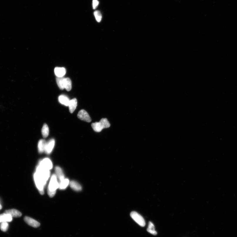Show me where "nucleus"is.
Listing matches in <instances>:
<instances>
[{
    "label": "nucleus",
    "mask_w": 237,
    "mask_h": 237,
    "mask_svg": "<svg viewBox=\"0 0 237 237\" xmlns=\"http://www.w3.org/2000/svg\"><path fill=\"white\" fill-rule=\"evenodd\" d=\"M0 228L1 230L4 232H5L8 229L9 227V224L8 222H4L0 223Z\"/></svg>",
    "instance_id": "obj_23"
},
{
    "label": "nucleus",
    "mask_w": 237,
    "mask_h": 237,
    "mask_svg": "<svg viewBox=\"0 0 237 237\" xmlns=\"http://www.w3.org/2000/svg\"><path fill=\"white\" fill-rule=\"evenodd\" d=\"M77 100L76 98H74L70 101L69 104V109L71 114L75 111L77 106Z\"/></svg>",
    "instance_id": "obj_13"
},
{
    "label": "nucleus",
    "mask_w": 237,
    "mask_h": 237,
    "mask_svg": "<svg viewBox=\"0 0 237 237\" xmlns=\"http://www.w3.org/2000/svg\"><path fill=\"white\" fill-rule=\"evenodd\" d=\"M59 101L60 104L64 105L65 106H68L70 100L67 96L62 95L59 96Z\"/></svg>",
    "instance_id": "obj_17"
},
{
    "label": "nucleus",
    "mask_w": 237,
    "mask_h": 237,
    "mask_svg": "<svg viewBox=\"0 0 237 237\" xmlns=\"http://www.w3.org/2000/svg\"><path fill=\"white\" fill-rule=\"evenodd\" d=\"M69 184L71 188L74 191H79L82 190L81 186L78 182L75 181H71L70 182Z\"/></svg>",
    "instance_id": "obj_16"
},
{
    "label": "nucleus",
    "mask_w": 237,
    "mask_h": 237,
    "mask_svg": "<svg viewBox=\"0 0 237 237\" xmlns=\"http://www.w3.org/2000/svg\"><path fill=\"white\" fill-rule=\"evenodd\" d=\"M147 231L148 232L153 235H156L157 234L156 231L155 230V226L151 222H149Z\"/></svg>",
    "instance_id": "obj_20"
},
{
    "label": "nucleus",
    "mask_w": 237,
    "mask_h": 237,
    "mask_svg": "<svg viewBox=\"0 0 237 237\" xmlns=\"http://www.w3.org/2000/svg\"><path fill=\"white\" fill-rule=\"evenodd\" d=\"M4 213L10 215L13 217H19L22 216L21 212L15 209H10L5 211Z\"/></svg>",
    "instance_id": "obj_11"
},
{
    "label": "nucleus",
    "mask_w": 237,
    "mask_h": 237,
    "mask_svg": "<svg viewBox=\"0 0 237 237\" xmlns=\"http://www.w3.org/2000/svg\"><path fill=\"white\" fill-rule=\"evenodd\" d=\"M2 206L1 205V204H0V210H1V209H2Z\"/></svg>",
    "instance_id": "obj_26"
},
{
    "label": "nucleus",
    "mask_w": 237,
    "mask_h": 237,
    "mask_svg": "<svg viewBox=\"0 0 237 237\" xmlns=\"http://www.w3.org/2000/svg\"><path fill=\"white\" fill-rule=\"evenodd\" d=\"M64 78L63 77H58L56 78V82L58 86L60 89L63 90L64 89Z\"/></svg>",
    "instance_id": "obj_22"
},
{
    "label": "nucleus",
    "mask_w": 237,
    "mask_h": 237,
    "mask_svg": "<svg viewBox=\"0 0 237 237\" xmlns=\"http://www.w3.org/2000/svg\"><path fill=\"white\" fill-rule=\"evenodd\" d=\"M34 177L36 185L39 191L41 194L43 195L44 193V188L46 185V181L44 180L36 172L34 173Z\"/></svg>",
    "instance_id": "obj_3"
},
{
    "label": "nucleus",
    "mask_w": 237,
    "mask_h": 237,
    "mask_svg": "<svg viewBox=\"0 0 237 237\" xmlns=\"http://www.w3.org/2000/svg\"><path fill=\"white\" fill-rule=\"evenodd\" d=\"M111 126L110 123L106 118H102L99 122L92 124V127L95 131L100 132L104 128H108Z\"/></svg>",
    "instance_id": "obj_2"
},
{
    "label": "nucleus",
    "mask_w": 237,
    "mask_h": 237,
    "mask_svg": "<svg viewBox=\"0 0 237 237\" xmlns=\"http://www.w3.org/2000/svg\"><path fill=\"white\" fill-rule=\"evenodd\" d=\"M55 171L57 177L58 178L60 181L65 178L64 173L61 168L59 166H56L55 168Z\"/></svg>",
    "instance_id": "obj_14"
},
{
    "label": "nucleus",
    "mask_w": 237,
    "mask_h": 237,
    "mask_svg": "<svg viewBox=\"0 0 237 237\" xmlns=\"http://www.w3.org/2000/svg\"><path fill=\"white\" fill-rule=\"evenodd\" d=\"M54 73L58 77H63L66 73V70L63 67H56L54 69Z\"/></svg>",
    "instance_id": "obj_12"
},
{
    "label": "nucleus",
    "mask_w": 237,
    "mask_h": 237,
    "mask_svg": "<svg viewBox=\"0 0 237 237\" xmlns=\"http://www.w3.org/2000/svg\"><path fill=\"white\" fill-rule=\"evenodd\" d=\"M46 142L45 140L41 139L38 143V149L39 152L42 153L45 151Z\"/></svg>",
    "instance_id": "obj_15"
},
{
    "label": "nucleus",
    "mask_w": 237,
    "mask_h": 237,
    "mask_svg": "<svg viewBox=\"0 0 237 237\" xmlns=\"http://www.w3.org/2000/svg\"><path fill=\"white\" fill-rule=\"evenodd\" d=\"M64 89H65L68 91H69L72 88L71 81L70 78H66L64 79Z\"/></svg>",
    "instance_id": "obj_18"
},
{
    "label": "nucleus",
    "mask_w": 237,
    "mask_h": 237,
    "mask_svg": "<svg viewBox=\"0 0 237 237\" xmlns=\"http://www.w3.org/2000/svg\"><path fill=\"white\" fill-rule=\"evenodd\" d=\"M13 217L10 215L5 213L0 215V223L2 222H9L12 221Z\"/></svg>",
    "instance_id": "obj_10"
},
{
    "label": "nucleus",
    "mask_w": 237,
    "mask_h": 237,
    "mask_svg": "<svg viewBox=\"0 0 237 237\" xmlns=\"http://www.w3.org/2000/svg\"><path fill=\"white\" fill-rule=\"evenodd\" d=\"M24 220L27 224L33 227L37 228L40 225V223L36 220L28 216L25 217Z\"/></svg>",
    "instance_id": "obj_8"
},
{
    "label": "nucleus",
    "mask_w": 237,
    "mask_h": 237,
    "mask_svg": "<svg viewBox=\"0 0 237 237\" xmlns=\"http://www.w3.org/2000/svg\"><path fill=\"white\" fill-rule=\"evenodd\" d=\"M70 183L69 180L68 178H64L60 181L59 183V188L61 190H64L67 188Z\"/></svg>",
    "instance_id": "obj_19"
},
{
    "label": "nucleus",
    "mask_w": 237,
    "mask_h": 237,
    "mask_svg": "<svg viewBox=\"0 0 237 237\" xmlns=\"http://www.w3.org/2000/svg\"><path fill=\"white\" fill-rule=\"evenodd\" d=\"M99 2L98 0H93V7L94 9H96L97 7Z\"/></svg>",
    "instance_id": "obj_25"
},
{
    "label": "nucleus",
    "mask_w": 237,
    "mask_h": 237,
    "mask_svg": "<svg viewBox=\"0 0 237 237\" xmlns=\"http://www.w3.org/2000/svg\"><path fill=\"white\" fill-rule=\"evenodd\" d=\"M38 165L43 168L49 171L53 167L51 161L48 158H45L41 161Z\"/></svg>",
    "instance_id": "obj_6"
},
{
    "label": "nucleus",
    "mask_w": 237,
    "mask_h": 237,
    "mask_svg": "<svg viewBox=\"0 0 237 237\" xmlns=\"http://www.w3.org/2000/svg\"><path fill=\"white\" fill-rule=\"evenodd\" d=\"M55 141L54 139H51L46 142L45 149V153L47 154H50L54 146Z\"/></svg>",
    "instance_id": "obj_9"
},
{
    "label": "nucleus",
    "mask_w": 237,
    "mask_h": 237,
    "mask_svg": "<svg viewBox=\"0 0 237 237\" xmlns=\"http://www.w3.org/2000/svg\"><path fill=\"white\" fill-rule=\"evenodd\" d=\"M131 218L141 227H144L146 225L145 220L141 215L136 211H132L130 214Z\"/></svg>",
    "instance_id": "obj_4"
},
{
    "label": "nucleus",
    "mask_w": 237,
    "mask_h": 237,
    "mask_svg": "<svg viewBox=\"0 0 237 237\" xmlns=\"http://www.w3.org/2000/svg\"><path fill=\"white\" fill-rule=\"evenodd\" d=\"M94 15L96 21L98 22H100L102 19V15L101 12L99 11H96L94 12Z\"/></svg>",
    "instance_id": "obj_24"
},
{
    "label": "nucleus",
    "mask_w": 237,
    "mask_h": 237,
    "mask_svg": "<svg viewBox=\"0 0 237 237\" xmlns=\"http://www.w3.org/2000/svg\"><path fill=\"white\" fill-rule=\"evenodd\" d=\"M36 172L46 181L48 180L50 176V171L44 169L39 165L36 168Z\"/></svg>",
    "instance_id": "obj_5"
},
{
    "label": "nucleus",
    "mask_w": 237,
    "mask_h": 237,
    "mask_svg": "<svg viewBox=\"0 0 237 237\" xmlns=\"http://www.w3.org/2000/svg\"><path fill=\"white\" fill-rule=\"evenodd\" d=\"M78 117L79 119L85 122L89 123L91 121V118L89 115L84 110H81L79 112Z\"/></svg>",
    "instance_id": "obj_7"
},
{
    "label": "nucleus",
    "mask_w": 237,
    "mask_h": 237,
    "mask_svg": "<svg viewBox=\"0 0 237 237\" xmlns=\"http://www.w3.org/2000/svg\"><path fill=\"white\" fill-rule=\"evenodd\" d=\"M49 127L46 123L44 124L42 129V134L44 138H46L49 135Z\"/></svg>",
    "instance_id": "obj_21"
},
{
    "label": "nucleus",
    "mask_w": 237,
    "mask_h": 237,
    "mask_svg": "<svg viewBox=\"0 0 237 237\" xmlns=\"http://www.w3.org/2000/svg\"><path fill=\"white\" fill-rule=\"evenodd\" d=\"M59 186V183L57 181V176L56 174H53L51 178L48 189V194L49 197H52L54 196Z\"/></svg>",
    "instance_id": "obj_1"
}]
</instances>
